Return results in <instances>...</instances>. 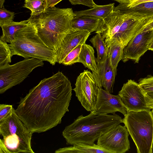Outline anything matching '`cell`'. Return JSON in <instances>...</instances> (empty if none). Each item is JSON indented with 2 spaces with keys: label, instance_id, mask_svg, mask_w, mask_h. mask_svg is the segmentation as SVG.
<instances>
[{
  "label": "cell",
  "instance_id": "26",
  "mask_svg": "<svg viewBox=\"0 0 153 153\" xmlns=\"http://www.w3.org/2000/svg\"><path fill=\"white\" fill-rule=\"evenodd\" d=\"M82 45V44H79L72 50L65 57L61 64L65 65H70L78 62L79 55Z\"/></svg>",
  "mask_w": 153,
  "mask_h": 153
},
{
  "label": "cell",
  "instance_id": "12",
  "mask_svg": "<svg viewBox=\"0 0 153 153\" xmlns=\"http://www.w3.org/2000/svg\"><path fill=\"white\" fill-rule=\"evenodd\" d=\"M153 39L152 31L142 30L136 34L124 47L123 61L125 62L131 59L138 63L141 57L149 50Z\"/></svg>",
  "mask_w": 153,
  "mask_h": 153
},
{
  "label": "cell",
  "instance_id": "1",
  "mask_svg": "<svg viewBox=\"0 0 153 153\" xmlns=\"http://www.w3.org/2000/svg\"><path fill=\"white\" fill-rule=\"evenodd\" d=\"M72 90L70 81L59 71L21 98L16 112L33 133L46 131L60 124L69 111Z\"/></svg>",
  "mask_w": 153,
  "mask_h": 153
},
{
  "label": "cell",
  "instance_id": "9",
  "mask_svg": "<svg viewBox=\"0 0 153 153\" xmlns=\"http://www.w3.org/2000/svg\"><path fill=\"white\" fill-rule=\"evenodd\" d=\"M98 87L93 74L84 70L77 77L72 90L82 106L87 111H93L97 101Z\"/></svg>",
  "mask_w": 153,
  "mask_h": 153
},
{
  "label": "cell",
  "instance_id": "8",
  "mask_svg": "<svg viewBox=\"0 0 153 153\" xmlns=\"http://www.w3.org/2000/svg\"><path fill=\"white\" fill-rule=\"evenodd\" d=\"M119 5L124 13V19L119 30L111 39L120 41L124 47L134 36L143 30L146 26L153 20V16H148L137 13L129 12L122 4Z\"/></svg>",
  "mask_w": 153,
  "mask_h": 153
},
{
  "label": "cell",
  "instance_id": "13",
  "mask_svg": "<svg viewBox=\"0 0 153 153\" xmlns=\"http://www.w3.org/2000/svg\"><path fill=\"white\" fill-rule=\"evenodd\" d=\"M93 112L95 114H115L119 112L125 116L128 111L118 94L115 95L98 88L97 101Z\"/></svg>",
  "mask_w": 153,
  "mask_h": 153
},
{
  "label": "cell",
  "instance_id": "7",
  "mask_svg": "<svg viewBox=\"0 0 153 153\" xmlns=\"http://www.w3.org/2000/svg\"><path fill=\"white\" fill-rule=\"evenodd\" d=\"M43 61L27 58L13 65L0 66V94L22 82L34 69L43 66Z\"/></svg>",
  "mask_w": 153,
  "mask_h": 153
},
{
  "label": "cell",
  "instance_id": "15",
  "mask_svg": "<svg viewBox=\"0 0 153 153\" xmlns=\"http://www.w3.org/2000/svg\"><path fill=\"white\" fill-rule=\"evenodd\" d=\"M97 71L92 73L97 85L112 93L117 71L112 67L108 57L104 62L97 63Z\"/></svg>",
  "mask_w": 153,
  "mask_h": 153
},
{
  "label": "cell",
  "instance_id": "27",
  "mask_svg": "<svg viewBox=\"0 0 153 153\" xmlns=\"http://www.w3.org/2000/svg\"><path fill=\"white\" fill-rule=\"evenodd\" d=\"M138 83L145 94L153 93V76L140 79Z\"/></svg>",
  "mask_w": 153,
  "mask_h": 153
},
{
  "label": "cell",
  "instance_id": "38",
  "mask_svg": "<svg viewBox=\"0 0 153 153\" xmlns=\"http://www.w3.org/2000/svg\"><path fill=\"white\" fill-rule=\"evenodd\" d=\"M146 94L153 99V93H149Z\"/></svg>",
  "mask_w": 153,
  "mask_h": 153
},
{
  "label": "cell",
  "instance_id": "22",
  "mask_svg": "<svg viewBox=\"0 0 153 153\" xmlns=\"http://www.w3.org/2000/svg\"><path fill=\"white\" fill-rule=\"evenodd\" d=\"M97 52V63L104 62L108 58V48L105 39L100 33H96L95 35L90 40Z\"/></svg>",
  "mask_w": 153,
  "mask_h": 153
},
{
  "label": "cell",
  "instance_id": "6",
  "mask_svg": "<svg viewBox=\"0 0 153 153\" xmlns=\"http://www.w3.org/2000/svg\"><path fill=\"white\" fill-rule=\"evenodd\" d=\"M134 142L138 153H152L153 114L152 111H128L123 123Z\"/></svg>",
  "mask_w": 153,
  "mask_h": 153
},
{
  "label": "cell",
  "instance_id": "20",
  "mask_svg": "<svg viewBox=\"0 0 153 153\" xmlns=\"http://www.w3.org/2000/svg\"><path fill=\"white\" fill-rule=\"evenodd\" d=\"M29 21L27 20L20 22L13 21L4 25L1 27L2 31V34L1 36L0 40L10 43L14 39L16 33L19 30L26 26Z\"/></svg>",
  "mask_w": 153,
  "mask_h": 153
},
{
  "label": "cell",
  "instance_id": "31",
  "mask_svg": "<svg viewBox=\"0 0 153 153\" xmlns=\"http://www.w3.org/2000/svg\"><path fill=\"white\" fill-rule=\"evenodd\" d=\"M153 1V0H129L128 4H125L127 7H131L141 3Z\"/></svg>",
  "mask_w": 153,
  "mask_h": 153
},
{
  "label": "cell",
  "instance_id": "28",
  "mask_svg": "<svg viewBox=\"0 0 153 153\" xmlns=\"http://www.w3.org/2000/svg\"><path fill=\"white\" fill-rule=\"evenodd\" d=\"M15 17L14 12L9 11L4 7L0 9V26L1 27L4 25L13 21Z\"/></svg>",
  "mask_w": 153,
  "mask_h": 153
},
{
  "label": "cell",
  "instance_id": "14",
  "mask_svg": "<svg viewBox=\"0 0 153 153\" xmlns=\"http://www.w3.org/2000/svg\"><path fill=\"white\" fill-rule=\"evenodd\" d=\"M91 33L72 28L56 51V62L59 64L72 50L79 44L85 43Z\"/></svg>",
  "mask_w": 153,
  "mask_h": 153
},
{
  "label": "cell",
  "instance_id": "30",
  "mask_svg": "<svg viewBox=\"0 0 153 153\" xmlns=\"http://www.w3.org/2000/svg\"><path fill=\"white\" fill-rule=\"evenodd\" d=\"M72 5L82 4L92 8L97 4L93 0H68Z\"/></svg>",
  "mask_w": 153,
  "mask_h": 153
},
{
  "label": "cell",
  "instance_id": "16",
  "mask_svg": "<svg viewBox=\"0 0 153 153\" xmlns=\"http://www.w3.org/2000/svg\"><path fill=\"white\" fill-rule=\"evenodd\" d=\"M101 19L91 16L74 17L71 22L73 28L80 30H87L91 33L96 31Z\"/></svg>",
  "mask_w": 153,
  "mask_h": 153
},
{
  "label": "cell",
  "instance_id": "24",
  "mask_svg": "<svg viewBox=\"0 0 153 153\" xmlns=\"http://www.w3.org/2000/svg\"><path fill=\"white\" fill-rule=\"evenodd\" d=\"M122 4L129 12L137 13L148 16H153V1L143 3L131 7H127L125 4Z\"/></svg>",
  "mask_w": 153,
  "mask_h": 153
},
{
  "label": "cell",
  "instance_id": "18",
  "mask_svg": "<svg viewBox=\"0 0 153 153\" xmlns=\"http://www.w3.org/2000/svg\"><path fill=\"white\" fill-rule=\"evenodd\" d=\"M108 48V56L111 64L115 70L119 62L122 59L124 47L118 40L112 39L106 42Z\"/></svg>",
  "mask_w": 153,
  "mask_h": 153
},
{
  "label": "cell",
  "instance_id": "3",
  "mask_svg": "<svg viewBox=\"0 0 153 153\" xmlns=\"http://www.w3.org/2000/svg\"><path fill=\"white\" fill-rule=\"evenodd\" d=\"M75 14L71 8H47L39 15L28 19L34 25L37 34L50 49L56 51L72 27Z\"/></svg>",
  "mask_w": 153,
  "mask_h": 153
},
{
  "label": "cell",
  "instance_id": "21",
  "mask_svg": "<svg viewBox=\"0 0 153 153\" xmlns=\"http://www.w3.org/2000/svg\"><path fill=\"white\" fill-rule=\"evenodd\" d=\"M114 3L98 5H96L90 9L74 12V17H77L82 16H91L99 17L103 19L106 17L114 10Z\"/></svg>",
  "mask_w": 153,
  "mask_h": 153
},
{
  "label": "cell",
  "instance_id": "4",
  "mask_svg": "<svg viewBox=\"0 0 153 153\" xmlns=\"http://www.w3.org/2000/svg\"><path fill=\"white\" fill-rule=\"evenodd\" d=\"M33 133L30 131L13 107L0 121V153H34L31 146Z\"/></svg>",
  "mask_w": 153,
  "mask_h": 153
},
{
  "label": "cell",
  "instance_id": "34",
  "mask_svg": "<svg viewBox=\"0 0 153 153\" xmlns=\"http://www.w3.org/2000/svg\"><path fill=\"white\" fill-rule=\"evenodd\" d=\"M144 31H153V20L149 22L143 30Z\"/></svg>",
  "mask_w": 153,
  "mask_h": 153
},
{
  "label": "cell",
  "instance_id": "36",
  "mask_svg": "<svg viewBox=\"0 0 153 153\" xmlns=\"http://www.w3.org/2000/svg\"><path fill=\"white\" fill-rule=\"evenodd\" d=\"M5 0H0V8L4 7V4Z\"/></svg>",
  "mask_w": 153,
  "mask_h": 153
},
{
  "label": "cell",
  "instance_id": "37",
  "mask_svg": "<svg viewBox=\"0 0 153 153\" xmlns=\"http://www.w3.org/2000/svg\"><path fill=\"white\" fill-rule=\"evenodd\" d=\"M149 50L153 51V39L149 47Z\"/></svg>",
  "mask_w": 153,
  "mask_h": 153
},
{
  "label": "cell",
  "instance_id": "29",
  "mask_svg": "<svg viewBox=\"0 0 153 153\" xmlns=\"http://www.w3.org/2000/svg\"><path fill=\"white\" fill-rule=\"evenodd\" d=\"M13 107L12 105L0 104V121L8 115Z\"/></svg>",
  "mask_w": 153,
  "mask_h": 153
},
{
  "label": "cell",
  "instance_id": "17",
  "mask_svg": "<svg viewBox=\"0 0 153 153\" xmlns=\"http://www.w3.org/2000/svg\"><path fill=\"white\" fill-rule=\"evenodd\" d=\"M55 153H110L108 151L94 144L90 145L79 143L68 147L59 148Z\"/></svg>",
  "mask_w": 153,
  "mask_h": 153
},
{
  "label": "cell",
  "instance_id": "32",
  "mask_svg": "<svg viewBox=\"0 0 153 153\" xmlns=\"http://www.w3.org/2000/svg\"><path fill=\"white\" fill-rule=\"evenodd\" d=\"M147 105L151 109L153 114V99L146 94H145Z\"/></svg>",
  "mask_w": 153,
  "mask_h": 153
},
{
  "label": "cell",
  "instance_id": "33",
  "mask_svg": "<svg viewBox=\"0 0 153 153\" xmlns=\"http://www.w3.org/2000/svg\"><path fill=\"white\" fill-rule=\"evenodd\" d=\"M62 0H46L47 7H52Z\"/></svg>",
  "mask_w": 153,
  "mask_h": 153
},
{
  "label": "cell",
  "instance_id": "2",
  "mask_svg": "<svg viewBox=\"0 0 153 153\" xmlns=\"http://www.w3.org/2000/svg\"><path fill=\"white\" fill-rule=\"evenodd\" d=\"M123 123V119L116 114L108 115L91 111L87 116H78L66 126L62 135L67 145L83 143L92 145L102 135Z\"/></svg>",
  "mask_w": 153,
  "mask_h": 153
},
{
  "label": "cell",
  "instance_id": "5",
  "mask_svg": "<svg viewBox=\"0 0 153 153\" xmlns=\"http://www.w3.org/2000/svg\"><path fill=\"white\" fill-rule=\"evenodd\" d=\"M29 20L28 25L16 33L9 45L13 55L25 59L34 58L54 65L56 62V51L43 42L37 34L34 25Z\"/></svg>",
  "mask_w": 153,
  "mask_h": 153
},
{
  "label": "cell",
  "instance_id": "35",
  "mask_svg": "<svg viewBox=\"0 0 153 153\" xmlns=\"http://www.w3.org/2000/svg\"><path fill=\"white\" fill-rule=\"evenodd\" d=\"M120 4H127L129 2V0H114Z\"/></svg>",
  "mask_w": 153,
  "mask_h": 153
},
{
  "label": "cell",
  "instance_id": "10",
  "mask_svg": "<svg viewBox=\"0 0 153 153\" xmlns=\"http://www.w3.org/2000/svg\"><path fill=\"white\" fill-rule=\"evenodd\" d=\"M129 135L125 126L119 124L102 135L97 144L110 153H124L130 149Z\"/></svg>",
  "mask_w": 153,
  "mask_h": 153
},
{
  "label": "cell",
  "instance_id": "25",
  "mask_svg": "<svg viewBox=\"0 0 153 153\" xmlns=\"http://www.w3.org/2000/svg\"><path fill=\"white\" fill-rule=\"evenodd\" d=\"M13 56L9 45L0 40V66L10 63Z\"/></svg>",
  "mask_w": 153,
  "mask_h": 153
},
{
  "label": "cell",
  "instance_id": "23",
  "mask_svg": "<svg viewBox=\"0 0 153 153\" xmlns=\"http://www.w3.org/2000/svg\"><path fill=\"white\" fill-rule=\"evenodd\" d=\"M23 7L31 10V17L39 15L48 8L46 0H25Z\"/></svg>",
  "mask_w": 153,
  "mask_h": 153
},
{
  "label": "cell",
  "instance_id": "11",
  "mask_svg": "<svg viewBox=\"0 0 153 153\" xmlns=\"http://www.w3.org/2000/svg\"><path fill=\"white\" fill-rule=\"evenodd\" d=\"M118 94L128 112L151 109L147 105L145 93L139 84L134 80H128Z\"/></svg>",
  "mask_w": 153,
  "mask_h": 153
},
{
  "label": "cell",
  "instance_id": "19",
  "mask_svg": "<svg viewBox=\"0 0 153 153\" xmlns=\"http://www.w3.org/2000/svg\"><path fill=\"white\" fill-rule=\"evenodd\" d=\"M78 62L82 63L92 73L97 71V59L94 56V49L91 46L85 43L82 45L79 55Z\"/></svg>",
  "mask_w": 153,
  "mask_h": 153
}]
</instances>
